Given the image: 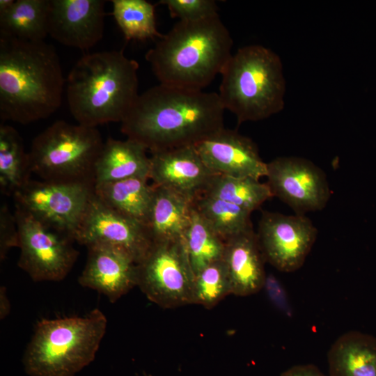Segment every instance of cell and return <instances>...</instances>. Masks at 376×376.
Segmentation results:
<instances>
[{
  "label": "cell",
  "instance_id": "6da1fadb",
  "mask_svg": "<svg viewBox=\"0 0 376 376\" xmlns=\"http://www.w3.org/2000/svg\"><path fill=\"white\" fill-rule=\"evenodd\" d=\"M219 95L159 84L139 94L121 132L150 152L195 146L224 126Z\"/></svg>",
  "mask_w": 376,
  "mask_h": 376
},
{
  "label": "cell",
  "instance_id": "7a4b0ae2",
  "mask_svg": "<svg viewBox=\"0 0 376 376\" xmlns=\"http://www.w3.org/2000/svg\"><path fill=\"white\" fill-rule=\"evenodd\" d=\"M65 80L59 57L44 41L0 37V117L26 125L61 106Z\"/></svg>",
  "mask_w": 376,
  "mask_h": 376
},
{
  "label": "cell",
  "instance_id": "3957f363",
  "mask_svg": "<svg viewBox=\"0 0 376 376\" xmlns=\"http://www.w3.org/2000/svg\"><path fill=\"white\" fill-rule=\"evenodd\" d=\"M232 37L219 16L178 21L146 54L159 84L203 90L233 54Z\"/></svg>",
  "mask_w": 376,
  "mask_h": 376
},
{
  "label": "cell",
  "instance_id": "277c9868",
  "mask_svg": "<svg viewBox=\"0 0 376 376\" xmlns=\"http://www.w3.org/2000/svg\"><path fill=\"white\" fill-rule=\"evenodd\" d=\"M139 63L123 50L84 55L66 79L69 110L78 124L122 122L139 96Z\"/></svg>",
  "mask_w": 376,
  "mask_h": 376
},
{
  "label": "cell",
  "instance_id": "5b68a950",
  "mask_svg": "<svg viewBox=\"0 0 376 376\" xmlns=\"http://www.w3.org/2000/svg\"><path fill=\"white\" fill-rule=\"evenodd\" d=\"M220 75V101L224 109L235 114L239 124L264 120L283 110V64L270 49L259 45L238 49Z\"/></svg>",
  "mask_w": 376,
  "mask_h": 376
},
{
  "label": "cell",
  "instance_id": "8992f818",
  "mask_svg": "<svg viewBox=\"0 0 376 376\" xmlns=\"http://www.w3.org/2000/svg\"><path fill=\"white\" fill-rule=\"evenodd\" d=\"M107 326L99 308L84 316L41 320L24 352L26 373L75 376L94 360Z\"/></svg>",
  "mask_w": 376,
  "mask_h": 376
},
{
  "label": "cell",
  "instance_id": "52a82bcc",
  "mask_svg": "<svg viewBox=\"0 0 376 376\" xmlns=\"http://www.w3.org/2000/svg\"><path fill=\"white\" fill-rule=\"evenodd\" d=\"M104 142L97 127L57 120L37 135L28 152L41 180L94 186V168Z\"/></svg>",
  "mask_w": 376,
  "mask_h": 376
},
{
  "label": "cell",
  "instance_id": "ba28073f",
  "mask_svg": "<svg viewBox=\"0 0 376 376\" xmlns=\"http://www.w3.org/2000/svg\"><path fill=\"white\" fill-rule=\"evenodd\" d=\"M93 190L90 184L30 179L13 197L15 209L75 241Z\"/></svg>",
  "mask_w": 376,
  "mask_h": 376
},
{
  "label": "cell",
  "instance_id": "9c48e42d",
  "mask_svg": "<svg viewBox=\"0 0 376 376\" xmlns=\"http://www.w3.org/2000/svg\"><path fill=\"white\" fill-rule=\"evenodd\" d=\"M137 285L164 308L192 304L195 274L182 240L152 242L138 264Z\"/></svg>",
  "mask_w": 376,
  "mask_h": 376
},
{
  "label": "cell",
  "instance_id": "30bf717a",
  "mask_svg": "<svg viewBox=\"0 0 376 376\" xmlns=\"http://www.w3.org/2000/svg\"><path fill=\"white\" fill-rule=\"evenodd\" d=\"M14 214L19 237V267L34 281L64 279L79 255L75 241L18 209Z\"/></svg>",
  "mask_w": 376,
  "mask_h": 376
},
{
  "label": "cell",
  "instance_id": "8fae6325",
  "mask_svg": "<svg viewBox=\"0 0 376 376\" xmlns=\"http://www.w3.org/2000/svg\"><path fill=\"white\" fill-rule=\"evenodd\" d=\"M256 235L265 260L281 272H292L304 265L318 230L304 214L264 211Z\"/></svg>",
  "mask_w": 376,
  "mask_h": 376
},
{
  "label": "cell",
  "instance_id": "7c38bea8",
  "mask_svg": "<svg viewBox=\"0 0 376 376\" xmlns=\"http://www.w3.org/2000/svg\"><path fill=\"white\" fill-rule=\"evenodd\" d=\"M267 184L276 196L297 214L322 210L331 190L326 174L311 161L299 157H279L267 163Z\"/></svg>",
  "mask_w": 376,
  "mask_h": 376
},
{
  "label": "cell",
  "instance_id": "4fadbf2b",
  "mask_svg": "<svg viewBox=\"0 0 376 376\" xmlns=\"http://www.w3.org/2000/svg\"><path fill=\"white\" fill-rule=\"evenodd\" d=\"M74 239L86 246L95 243L118 246L137 264L152 244L145 225L106 206L94 190Z\"/></svg>",
  "mask_w": 376,
  "mask_h": 376
},
{
  "label": "cell",
  "instance_id": "5bb4252c",
  "mask_svg": "<svg viewBox=\"0 0 376 376\" xmlns=\"http://www.w3.org/2000/svg\"><path fill=\"white\" fill-rule=\"evenodd\" d=\"M105 3L103 0H49L48 35L63 45L89 49L103 37Z\"/></svg>",
  "mask_w": 376,
  "mask_h": 376
},
{
  "label": "cell",
  "instance_id": "9a60e30c",
  "mask_svg": "<svg viewBox=\"0 0 376 376\" xmlns=\"http://www.w3.org/2000/svg\"><path fill=\"white\" fill-rule=\"evenodd\" d=\"M206 166L216 174L260 180L267 163L256 143L235 130L221 128L194 146Z\"/></svg>",
  "mask_w": 376,
  "mask_h": 376
},
{
  "label": "cell",
  "instance_id": "2e32d148",
  "mask_svg": "<svg viewBox=\"0 0 376 376\" xmlns=\"http://www.w3.org/2000/svg\"><path fill=\"white\" fill-rule=\"evenodd\" d=\"M88 257L79 283L115 302L138 283V265L123 249L109 244L86 246Z\"/></svg>",
  "mask_w": 376,
  "mask_h": 376
},
{
  "label": "cell",
  "instance_id": "e0dca14e",
  "mask_svg": "<svg viewBox=\"0 0 376 376\" xmlns=\"http://www.w3.org/2000/svg\"><path fill=\"white\" fill-rule=\"evenodd\" d=\"M215 174L194 146L154 152L150 156L149 179L152 184L191 198L201 194Z\"/></svg>",
  "mask_w": 376,
  "mask_h": 376
},
{
  "label": "cell",
  "instance_id": "ac0fdd59",
  "mask_svg": "<svg viewBox=\"0 0 376 376\" xmlns=\"http://www.w3.org/2000/svg\"><path fill=\"white\" fill-rule=\"evenodd\" d=\"M222 260L228 272L231 294L248 296L263 288L267 276L265 260L253 229L226 240Z\"/></svg>",
  "mask_w": 376,
  "mask_h": 376
},
{
  "label": "cell",
  "instance_id": "d6986e66",
  "mask_svg": "<svg viewBox=\"0 0 376 376\" xmlns=\"http://www.w3.org/2000/svg\"><path fill=\"white\" fill-rule=\"evenodd\" d=\"M153 186L152 203L146 223L152 242L182 240L190 222L194 198L161 186Z\"/></svg>",
  "mask_w": 376,
  "mask_h": 376
},
{
  "label": "cell",
  "instance_id": "ffe728a7",
  "mask_svg": "<svg viewBox=\"0 0 376 376\" xmlns=\"http://www.w3.org/2000/svg\"><path fill=\"white\" fill-rule=\"evenodd\" d=\"M141 143L108 138L96 159L94 185L136 176L149 178L150 157Z\"/></svg>",
  "mask_w": 376,
  "mask_h": 376
},
{
  "label": "cell",
  "instance_id": "44dd1931",
  "mask_svg": "<svg viewBox=\"0 0 376 376\" xmlns=\"http://www.w3.org/2000/svg\"><path fill=\"white\" fill-rule=\"evenodd\" d=\"M327 361L329 376H376V338L347 332L331 345Z\"/></svg>",
  "mask_w": 376,
  "mask_h": 376
},
{
  "label": "cell",
  "instance_id": "7402d4cb",
  "mask_svg": "<svg viewBox=\"0 0 376 376\" xmlns=\"http://www.w3.org/2000/svg\"><path fill=\"white\" fill-rule=\"evenodd\" d=\"M148 176H136L94 185L95 196L109 208L146 226L154 186Z\"/></svg>",
  "mask_w": 376,
  "mask_h": 376
},
{
  "label": "cell",
  "instance_id": "603a6c76",
  "mask_svg": "<svg viewBox=\"0 0 376 376\" xmlns=\"http://www.w3.org/2000/svg\"><path fill=\"white\" fill-rule=\"evenodd\" d=\"M49 0H17L0 13V37L44 41L48 35Z\"/></svg>",
  "mask_w": 376,
  "mask_h": 376
},
{
  "label": "cell",
  "instance_id": "cb8c5ba5",
  "mask_svg": "<svg viewBox=\"0 0 376 376\" xmlns=\"http://www.w3.org/2000/svg\"><path fill=\"white\" fill-rule=\"evenodd\" d=\"M31 171L28 153L18 132L6 125L0 126V189L2 194L13 195L30 179Z\"/></svg>",
  "mask_w": 376,
  "mask_h": 376
},
{
  "label": "cell",
  "instance_id": "d4e9b609",
  "mask_svg": "<svg viewBox=\"0 0 376 376\" xmlns=\"http://www.w3.org/2000/svg\"><path fill=\"white\" fill-rule=\"evenodd\" d=\"M201 194L217 197L251 212L273 197L267 182L252 178L221 174L212 177Z\"/></svg>",
  "mask_w": 376,
  "mask_h": 376
},
{
  "label": "cell",
  "instance_id": "484cf974",
  "mask_svg": "<svg viewBox=\"0 0 376 376\" xmlns=\"http://www.w3.org/2000/svg\"><path fill=\"white\" fill-rule=\"evenodd\" d=\"M194 207L224 242L253 229L251 212L222 199L200 194Z\"/></svg>",
  "mask_w": 376,
  "mask_h": 376
},
{
  "label": "cell",
  "instance_id": "4316f807",
  "mask_svg": "<svg viewBox=\"0 0 376 376\" xmlns=\"http://www.w3.org/2000/svg\"><path fill=\"white\" fill-rule=\"evenodd\" d=\"M182 240L195 275L207 266L223 258L225 242L194 207Z\"/></svg>",
  "mask_w": 376,
  "mask_h": 376
},
{
  "label": "cell",
  "instance_id": "83f0119b",
  "mask_svg": "<svg viewBox=\"0 0 376 376\" xmlns=\"http://www.w3.org/2000/svg\"><path fill=\"white\" fill-rule=\"evenodd\" d=\"M112 15L127 40L159 38L155 6L146 0H113Z\"/></svg>",
  "mask_w": 376,
  "mask_h": 376
},
{
  "label": "cell",
  "instance_id": "f1b7e54d",
  "mask_svg": "<svg viewBox=\"0 0 376 376\" xmlns=\"http://www.w3.org/2000/svg\"><path fill=\"white\" fill-rule=\"evenodd\" d=\"M230 294V283L222 260L207 266L195 275L192 304L210 308Z\"/></svg>",
  "mask_w": 376,
  "mask_h": 376
},
{
  "label": "cell",
  "instance_id": "f546056e",
  "mask_svg": "<svg viewBox=\"0 0 376 376\" xmlns=\"http://www.w3.org/2000/svg\"><path fill=\"white\" fill-rule=\"evenodd\" d=\"M171 17L179 21L196 22L218 16V6L212 0H162Z\"/></svg>",
  "mask_w": 376,
  "mask_h": 376
},
{
  "label": "cell",
  "instance_id": "4dcf8cb0",
  "mask_svg": "<svg viewBox=\"0 0 376 376\" xmlns=\"http://www.w3.org/2000/svg\"><path fill=\"white\" fill-rule=\"evenodd\" d=\"M19 237L15 214L4 203L0 209V258L4 260L8 251L19 247Z\"/></svg>",
  "mask_w": 376,
  "mask_h": 376
},
{
  "label": "cell",
  "instance_id": "1f68e13d",
  "mask_svg": "<svg viewBox=\"0 0 376 376\" xmlns=\"http://www.w3.org/2000/svg\"><path fill=\"white\" fill-rule=\"evenodd\" d=\"M274 306L287 315L291 313L286 292L279 281L272 274L266 276L264 287Z\"/></svg>",
  "mask_w": 376,
  "mask_h": 376
},
{
  "label": "cell",
  "instance_id": "d6a6232c",
  "mask_svg": "<svg viewBox=\"0 0 376 376\" xmlns=\"http://www.w3.org/2000/svg\"><path fill=\"white\" fill-rule=\"evenodd\" d=\"M280 376H327L313 364H301L292 366L283 372Z\"/></svg>",
  "mask_w": 376,
  "mask_h": 376
},
{
  "label": "cell",
  "instance_id": "836d02e7",
  "mask_svg": "<svg viewBox=\"0 0 376 376\" xmlns=\"http://www.w3.org/2000/svg\"><path fill=\"white\" fill-rule=\"evenodd\" d=\"M10 304L4 286L0 288V318L4 319L9 314Z\"/></svg>",
  "mask_w": 376,
  "mask_h": 376
},
{
  "label": "cell",
  "instance_id": "e575fe53",
  "mask_svg": "<svg viewBox=\"0 0 376 376\" xmlns=\"http://www.w3.org/2000/svg\"><path fill=\"white\" fill-rule=\"evenodd\" d=\"M15 0H1L0 13L7 10L13 4Z\"/></svg>",
  "mask_w": 376,
  "mask_h": 376
},
{
  "label": "cell",
  "instance_id": "d590c367",
  "mask_svg": "<svg viewBox=\"0 0 376 376\" xmlns=\"http://www.w3.org/2000/svg\"><path fill=\"white\" fill-rule=\"evenodd\" d=\"M146 376H148V375H146ZM149 376V375H148Z\"/></svg>",
  "mask_w": 376,
  "mask_h": 376
}]
</instances>
